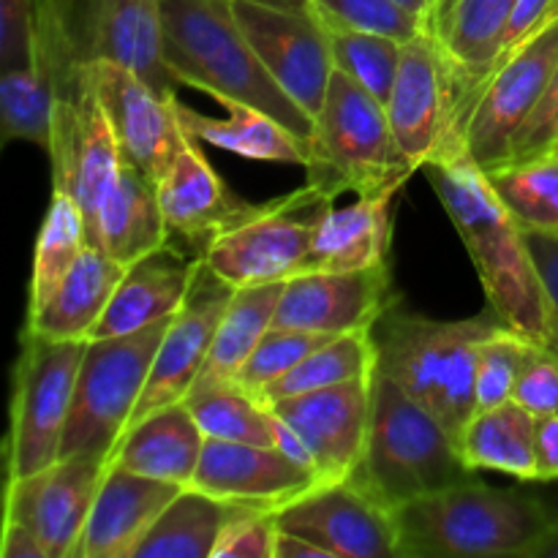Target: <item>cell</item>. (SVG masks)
I'll return each mask as SVG.
<instances>
[{
  "instance_id": "7bdbcfd3",
  "label": "cell",
  "mask_w": 558,
  "mask_h": 558,
  "mask_svg": "<svg viewBox=\"0 0 558 558\" xmlns=\"http://www.w3.org/2000/svg\"><path fill=\"white\" fill-rule=\"evenodd\" d=\"M44 0H0V69L41 60Z\"/></svg>"
},
{
  "instance_id": "9f6ffc18",
  "label": "cell",
  "mask_w": 558,
  "mask_h": 558,
  "mask_svg": "<svg viewBox=\"0 0 558 558\" xmlns=\"http://www.w3.org/2000/svg\"><path fill=\"white\" fill-rule=\"evenodd\" d=\"M556 20H558V5H556Z\"/></svg>"
},
{
  "instance_id": "8fae6325",
  "label": "cell",
  "mask_w": 558,
  "mask_h": 558,
  "mask_svg": "<svg viewBox=\"0 0 558 558\" xmlns=\"http://www.w3.org/2000/svg\"><path fill=\"white\" fill-rule=\"evenodd\" d=\"M338 191L308 183L259 210L207 248L205 262L234 289L289 281L308 270L319 223L336 205Z\"/></svg>"
},
{
  "instance_id": "e575fe53",
  "label": "cell",
  "mask_w": 558,
  "mask_h": 558,
  "mask_svg": "<svg viewBox=\"0 0 558 558\" xmlns=\"http://www.w3.org/2000/svg\"><path fill=\"white\" fill-rule=\"evenodd\" d=\"M376 374V343L371 330L349 332V336H336L319 349L308 354L303 363L294 365L289 374L272 381L259 401L272 407L283 398L303 396V392L325 390V387L343 385V381L368 379Z\"/></svg>"
},
{
  "instance_id": "cb8c5ba5",
  "label": "cell",
  "mask_w": 558,
  "mask_h": 558,
  "mask_svg": "<svg viewBox=\"0 0 558 558\" xmlns=\"http://www.w3.org/2000/svg\"><path fill=\"white\" fill-rule=\"evenodd\" d=\"M180 490L183 485L142 477L109 463L74 558H134L136 545Z\"/></svg>"
},
{
  "instance_id": "bcb514c9",
  "label": "cell",
  "mask_w": 558,
  "mask_h": 558,
  "mask_svg": "<svg viewBox=\"0 0 558 558\" xmlns=\"http://www.w3.org/2000/svg\"><path fill=\"white\" fill-rule=\"evenodd\" d=\"M548 153H558V65L550 76V85L545 90L543 101L526 120L521 134L515 136L512 145L510 161H526V158L548 156Z\"/></svg>"
},
{
  "instance_id": "5bb4252c",
  "label": "cell",
  "mask_w": 558,
  "mask_h": 558,
  "mask_svg": "<svg viewBox=\"0 0 558 558\" xmlns=\"http://www.w3.org/2000/svg\"><path fill=\"white\" fill-rule=\"evenodd\" d=\"M234 14L272 80L316 118L336 74L325 22L314 9H276L254 0H234Z\"/></svg>"
},
{
  "instance_id": "c3c4849f",
  "label": "cell",
  "mask_w": 558,
  "mask_h": 558,
  "mask_svg": "<svg viewBox=\"0 0 558 558\" xmlns=\"http://www.w3.org/2000/svg\"><path fill=\"white\" fill-rule=\"evenodd\" d=\"M526 240L534 262H537L545 292H548L550 319H554V349L550 352L558 354V238L545 232H526Z\"/></svg>"
},
{
  "instance_id": "52a82bcc",
  "label": "cell",
  "mask_w": 558,
  "mask_h": 558,
  "mask_svg": "<svg viewBox=\"0 0 558 558\" xmlns=\"http://www.w3.org/2000/svg\"><path fill=\"white\" fill-rule=\"evenodd\" d=\"M41 54L52 63H118L178 101L163 60L161 0H44Z\"/></svg>"
},
{
  "instance_id": "ab89813d",
  "label": "cell",
  "mask_w": 558,
  "mask_h": 558,
  "mask_svg": "<svg viewBox=\"0 0 558 558\" xmlns=\"http://www.w3.org/2000/svg\"><path fill=\"white\" fill-rule=\"evenodd\" d=\"M311 9L325 25L376 33L398 44H409L430 31L428 22L398 0H311Z\"/></svg>"
},
{
  "instance_id": "9c48e42d",
  "label": "cell",
  "mask_w": 558,
  "mask_h": 558,
  "mask_svg": "<svg viewBox=\"0 0 558 558\" xmlns=\"http://www.w3.org/2000/svg\"><path fill=\"white\" fill-rule=\"evenodd\" d=\"M85 349L87 341H58L27 327L22 332L5 439L9 480L41 472L60 458Z\"/></svg>"
},
{
  "instance_id": "74e56055",
  "label": "cell",
  "mask_w": 558,
  "mask_h": 558,
  "mask_svg": "<svg viewBox=\"0 0 558 558\" xmlns=\"http://www.w3.org/2000/svg\"><path fill=\"white\" fill-rule=\"evenodd\" d=\"M485 174L526 232L558 234V153L505 163Z\"/></svg>"
},
{
  "instance_id": "d6986e66",
  "label": "cell",
  "mask_w": 558,
  "mask_h": 558,
  "mask_svg": "<svg viewBox=\"0 0 558 558\" xmlns=\"http://www.w3.org/2000/svg\"><path fill=\"white\" fill-rule=\"evenodd\" d=\"M85 69L123 158L158 183L191 142L180 123V101L163 98L142 76L118 63H90Z\"/></svg>"
},
{
  "instance_id": "d590c367",
  "label": "cell",
  "mask_w": 558,
  "mask_h": 558,
  "mask_svg": "<svg viewBox=\"0 0 558 558\" xmlns=\"http://www.w3.org/2000/svg\"><path fill=\"white\" fill-rule=\"evenodd\" d=\"M185 407L191 409L207 439L278 447L276 412L234 381L196 387L185 398Z\"/></svg>"
},
{
  "instance_id": "7dc6e473",
  "label": "cell",
  "mask_w": 558,
  "mask_h": 558,
  "mask_svg": "<svg viewBox=\"0 0 558 558\" xmlns=\"http://www.w3.org/2000/svg\"><path fill=\"white\" fill-rule=\"evenodd\" d=\"M556 5L558 0H518L515 14H512L510 27H507L501 58L515 52V49L523 47L529 38L537 36L545 25H550V22L556 20Z\"/></svg>"
},
{
  "instance_id": "f546056e",
  "label": "cell",
  "mask_w": 558,
  "mask_h": 558,
  "mask_svg": "<svg viewBox=\"0 0 558 558\" xmlns=\"http://www.w3.org/2000/svg\"><path fill=\"white\" fill-rule=\"evenodd\" d=\"M167 243L169 227L158 199V183L123 158L98 218V248L129 267Z\"/></svg>"
},
{
  "instance_id": "7a4b0ae2",
  "label": "cell",
  "mask_w": 558,
  "mask_h": 558,
  "mask_svg": "<svg viewBox=\"0 0 558 558\" xmlns=\"http://www.w3.org/2000/svg\"><path fill=\"white\" fill-rule=\"evenodd\" d=\"M554 521L534 496L466 477L398 507V558H539Z\"/></svg>"
},
{
  "instance_id": "e0dca14e",
  "label": "cell",
  "mask_w": 558,
  "mask_h": 558,
  "mask_svg": "<svg viewBox=\"0 0 558 558\" xmlns=\"http://www.w3.org/2000/svg\"><path fill=\"white\" fill-rule=\"evenodd\" d=\"M232 294V283L218 276L202 259L183 308L172 316L167 332H163L150 379H147L145 392H142L134 414H131L129 428L140 420L150 417L158 409L183 403L189 398L191 387L196 385L202 368H205L213 338H216V330L221 325V316Z\"/></svg>"
},
{
  "instance_id": "836d02e7",
  "label": "cell",
  "mask_w": 558,
  "mask_h": 558,
  "mask_svg": "<svg viewBox=\"0 0 558 558\" xmlns=\"http://www.w3.org/2000/svg\"><path fill=\"white\" fill-rule=\"evenodd\" d=\"M54 101H58V82L44 54L33 65L0 71L3 142H33L49 156L54 142Z\"/></svg>"
},
{
  "instance_id": "ee69618b",
  "label": "cell",
  "mask_w": 558,
  "mask_h": 558,
  "mask_svg": "<svg viewBox=\"0 0 558 558\" xmlns=\"http://www.w3.org/2000/svg\"><path fill=\"white\" fill-rule=\"evenodd\" d=\"M276 518L256 507H238L223 526L213 558H276Z\"/></svg>"
},
{
  "instance_id": "6da1fadb",
  "label": "cell",
  "mask_w": 558,
  "mask_h": 558,
  "mask_svg": "<svg viewBox=\"0 0 558 558\" xmlns=\"http://www.w3.org/2000/svg\"><path fill=\"white\" fill-rule=\"evenodd\" d=\"M425 178L461 234L483 281L496 319L539 349H554V319L526 229L515 221L488 174L463 147L439 153L423 163Z\"/></svg>"
},
{
  "instance_id": "f5cc1de1",
  "label": "cell",
  "mask_w": 558,
  "mask_h": 558,
  "mask_svg": "<svg viewBox=\"0 0 558 558\" xmlns=\"http://www.w3.org/2000/svg\"><path fill=\"white\" fill-rule=\"evenodd\" d=\"M398 3H403L409 11H414V14H417L420 20H425L430 27H434L436 3H439V0H398Z\"/></svg>"
},
{
  "instance_id": "ac0fdd59",
  "label": "cell",
  "mask_w": 558,
  "mask_h": 558,
  "mask_svg": "<svg viewBox=\"0 0 558 558\" xmlns=\"http://www.w3.org/2000/svg\"><path fill=\"white\" fill-rule=\"evenodd\" d=\"M371 390L374 376L283 398L270 407L305 447L319 485L352 480L357 472L368 441Z\"/></svg>"
},
{
  "instance_id": "1f68e13d",
  "label": "cell",
  "mask_w": 558,
  "mask_h": 558,
  "mask_svg": "<svg viewBox=\"0 0 558 558\" xmlns=\"http://www.w3.org/2000/svg\"><path fill=\"white\" fill-rule=\"evenodd\" d=\"M238 505L216 499L199 488H183L136 545L134 558H213L223 526Z\"/></svg>"
},
{
  "instance_id": "4fadbf2b",
  "label": "cell",
  "mask_w": 558,
  "mask_h": 558,
  "mask_svg": "<svg viewBox=\"0 0 558 558\" xmlns=\"http://www.w3.org/2000/svg\"><path fill=\"white\" fill-rule=\"evenodd\" d=\"M107 469V458L65 456L41 472L9 480L3 521L25 526L47 558H74Z\"/></svg>"
},
{
  "instance_id": "5b68a950",
  "label": "cell",
  "mask_w": 558,
  "mask_h": 558,
  "mask_svg": "<svg viewBox=\"0 0 558 558\" xmlns=\"http://www.w3.org/2000/svg\"><path fill=\"white\" fill-rule=\"evenodd\" d=\"M472 477L458 439L396 379L374 374L371 425L352 480L392 512L414 499Z\"/></svg>"
},
{
  "instance_id": "3957f363",
  "label": "cell",
  "mask_w": 558,
  "mask_h": 558,
  "mask_svg": "<svg viewBox=\"0 0 558 558\" xmlns=\"http://www.w3.org/2000/svg\"><path fill=\"white\" fill-rule=\"evenodd\" d=\"M163 60L178 85L216 101H243L311 142L314 118L262 65L234 14V0H161Z\"/></svg>"
},
{
  "instance_id": "ffe728a7",
  "label": "cell",
  "mask_w": 558,
  "mask_h": 558,
  "mask_svg": "<svg viewBox=\"0 0 558 558\" xmlns=\"http://www.w3.org/2000/svg\"><path fill=\"white\" fill-rule=\"evenodd\" d=\"M392 308L390 267L349 272H303L283 283L272 327L349 336L374 330Z\"/></svg>"
},
{
  "instance_id": "8992f818",
  "label": "cell",
  "mask_w": 558,
  "mask_h": 558,
  "mask_svg": "<svg viewBox=\"0 0 558 558\" xmlns=\"http://www.w3.org/2000/svg\"><path fill=\"white\" fill-rule=\"evenodd\" d=\"M308 180L357 196L398 194L420 172L403 153L387 109L365 87L336 71L325 104L314 118Z\"/></svg>"
},
{
  "instance_id": "484cf974",
  "label": "cell",
  "mask_w": 558,
  "mask_h": 558,
  "mask_svg": "<svg viewBox=\"0 0 558 558\" xmlns=\"http://www.w3.org/2000/svg\"><path fill=\"white\" fill-rule=\"evenodd\" d=\"M205 439V430L199 428L185 401L172 403V407L158 409L150 417L131 425L120 436L109 463L142 474V477L189 488L194 483Z\"/></svg>"
},
{
  "instance_id": "d4e9b609",
  "label": "cell",
  "mask_w": 558,
  "mask_h": 558,
  "mask_svg": "<svg viewBox=\"0 0 558 558\" xmlns=\"http://www.w3.org/2000/svg\"><path fill=\"white\" fill-rule=\"evenodd\" d=\"M199 262L202 256H189L167 243L125 267L123 281L90 332V341L129 336L178 314L189 298Z\"/></svg>"
},
{
  "instance_id": "4dcf8cb0",
  "label": "cell",
  "mask_w": 558,
  "mask_h": 558,
  "mask_svg": "<svg viewBox=\"0 0 558 558\" xmlns=\"http://www.w3.org/2000/svg\"><path fill=\"white\" fill-rule=\"evenodd\" d=\"M534 428H537V417L518 407L515 401L480 409L463 428L458 450L472 472H501L537 483Z\"/></svg>"
},
{
  "instance_id": "11a10c76",
  "label": "cell",
  "mask_w": 558,
  "mask_h": 558,
  "mask_svg": "<svg viewBox=\"0 0 558 558\" xmlns=\"http://www.w3.org/2000/svg\"><path fill=\"white\" fill-rule=\"evenodd\" d=\"M254 3L276 5V9H294V11L311 9V0H254Z\"/></svg>"
},
{
  "instance_id": "680465c9",
  "label": "cell",
  "mask_w": 558,
  "mask_h": 558,
  "mask_svg": "<svg viewBox=\"0 0 558 558\" xmlns=\"http://www.w3.org/2000/svg\"><path fill=\"white\" fill-rule=\"evenodd\" d=\"M556 238H558V234H556Z\"/></svg>"
},
{
  "instance_id": "7402d4cb",
  "label": "cell",
  "mask_w": 558,
  "mask_h": 558,
  "mask_svg": "<svg viewBox=\"0 0 558 558\" xmlns=\"http://www.w3.org/2000/svg\"><path fill=\"white\" fill-rule=\"evenodd\" d=\"M158 199L167 218L169 240L180 238L202 259L221 234L243 223L262 207L234 194L202 156L194 140L180 150L167 174L158 180Z\"/></svg>"
},
{
  "instance_id": "60d3db41",
  "label": "cell",
  "mask_w": 558,
  "mask_h": 558,
  "mask_svg": "<svg viewBox=\"0 0 558 558\" xmlns=\"http://www.w3.org/2000/svg\"><path fill=\"white\" fill-rule=\"evenodd\" d=\"M330 338L336 336L294 330V327H270V330L262 336V341L256 343L251 357L245 360L243 368L238 371V376H234L232 381L238 387H243L245 392L259 398L272 381H278L283 374H289L294 365L303 363L314 349H319L322 343H327Z\"/></svg>"
},
{
  "instance_id": "681fc988",
  "label": "cell",
  "mask_w": 558,
  "mask_h": 558,
  "mask_svg": "<svg viewBox=\"0 0 558 558\" xmlns=\"http://www.w3.org/2000/svg\"><path fill=\"white\" fill-rule=\"evenodd\" d=\"M534 461H537V483L558 480V414L556 417H537Z\"/></svg>"
},
{
  "instance_id": "8d00e7d4",
  "label": "cell",
  "mask_w": 558,
  "mask_h": 558,
  "mask_svg": "<svg viewBox=\"0 0 558 558\" xmlns=\"http://www.w3.org/2000/svg\"><path fill=\"white\" fill-rule=\"evenodd\" d=\"M85 248L87 238L80 207L74 205L71 196L52 191V202H49V210L44 216L41 232L36 240V254H33L27 319L49 303V298L58 292V287Z\"/></svg>"
},
{
  "instance_id": "f1b7e54d",
  "label": "cell",
  "mask_w": 558,
  "mask_h": 558,
  "mask_svg": "<svg viewBox=\"0 0 558 558\" xmlns=\"http://www.w3.org/2000/svg\"><path fill=\"white\" fill-rule=\"evenodd\" d=\"M123 272L125 265L114 262L101 248L87 245L49 303L27 319V330L58 341H90V332L112 303Z\"/></svg>"
},
{
  "instance_id": "ba28073f",
  "label": "cell",
  "mask_w": 558,
  "mask_h": 558,
  "mask_svg": "<svg viewBox=\"0 0 558 558\" xmlns=\"http://www.w3.org/2000/svg\"><path fill=\"white\" fill-rule=\"evenodd\" d=\"M169 322L172 316L129 336L87 341L60 458L98 456L109 461L145 392Z\"/></svg>"
},
{
  "instance_id": "2e32d148",
  "label": "cell",
  "mask_w": 558,
  "mask_h": 558,
  "mask_svg": "<svg viewBox=\"0 0 558 558\" xmlns=\"http://www.w3.org/2000/svg\"><path fill=\"white\" fill-rule=\"evenodd\" d=\"M398 145L423 169L439 153L463 147L456 131V85L434 31L403 44L401 69L385 104Z\"/></svg>"
},
{
  "instance_id": "44dd1931",
  "label": "cell",
  "mask_w": 558,
  "mask_h": 558,
  "mask_svg": "<svg viewBox=\"0 0 558 558\" xmlns=\"http://www.w3.org/2000/svg\"><path fill=\"white\" fill-rule=\"evenodd\" d=\"M316 485V474L278 447L205 439L191 488L205 490L227 505L276 512Z\"/></svg>"
},
{
  "instance_id": "f907efd6",
  "label": "cell",
  "mask_w": 558,
  "mask_h": 558,
  "mask_svg": "<svg viewBox=\"0 0 558 558\" xmlns=\"http://www.w3.org/2000/svg\"><path fill=\"white\" fill-rule=\"evenodd\" d=\"M0 558H47L41 543L20 523H5L0 534Z\"/></svg>"
},
{
  "instance_id": "b9f144b4",
  "label": "cell",
  "mask_w": 558,
  "mask_h": 558,
  "mask_svg": "<svg viewBox=\"0 0 558 558\" xmlns=\"http://www.w3.org/2000/svg\"><path fill=\"white\" fill-rule=\"evenodd\" d=\"M534 349H537L534 343H529L526 338L512 332L510 327L499 330L494 338H488L480 347L477 412L480 409H494L512 401L518 376H521L523 365L532 357Z\"/></svg>"
},
{
  "instance_id": "7c38bea8",
  "label": "cell",
  "mask_w": 558,
  "mask_h": 558,
  "mask_svg": "<svg viewBox=\"0 0 558 558\" xmlns=\"http://www.w3.org/2000/svg\"><path fill=\"white\" fill-rule=\"evenodd\" d=\"M558 65V20L499 60L469 107L461 145L483 172L510 161L512 145L543 101Z\"/></svg>"
},
{
  "instance_id": "f35d334b",
  "label": "cell",
  "mask_w": 558,
  "mask_h": 558,
  "mask_svg": "<svg viewBox=\"0 0 558 558\" xmlns=\"http://www.w3.org/2000/svg\"><path fill=\"white\" fill-rule=\"evenodd\" d=\"M327 27L332 49V65L336 71L347 74L360 87L387 104L392 85H396L398 69H401L403 44L396 38L376 36V33L347 31V27Z\"/></svg>"
},
{
  "instance_id": "277c9868",
  "label": "cell",
  "mask_w": 558,
  "mask_h": 558,
  "mask_svg": "<svg viewBox=\"0 0 558 558\" xmlns=\"http://www.w3.org/2000/svg\"><path fill=\"white\" fill-rule=\"evenodd\" d=\"M499 330V319L439 322L390 308L371 330L376 371L396 379L461 439L477 414L480 347Z\"/></svg>"
},
{
  "instance_id": "30bf717a",
  "label": "cell",
  "mask_w": 558,
  "mask_h": 558,
  "mask_svg": "<svg viewBox=\"0 0 558 558\" xmlns=\"http://www.w3.org/2000/svg\"><path fill=\"white\" fill-rule=\"evenodd\" d=\"M47 63L58 82L54 142L49 150L52 191L74 199L85 221L87 245L98 248V218L114 189L123 153L85 65L52 63L49 58Z\"/></svg>"
},
{
  "instance_id": "6f0895ef",
  "label": "cell",
  "mask_w": 558,
  "mask_h": 558,
  "mask_svg": "<svg viewBox=\"0 0 558 558\" xmlns=\"http://www.w3.org/2000/svg\"><path fill=\"white\" fill-rule=\"evenodd\" d=\"M436 5H439V3H436Z\"/></svg>"
},
{
  "instance_id": "4316f807",
  "label": "cell",
  "mask_w": 558,
  "mask_h": 558,
  "mask_svg": "<svg viewBox=\"0 0 558 558\" xmlns=\"http://www.w3.org/2000/svg\"><path fill=\"white\" fill-rule=\"evenodd\" d=\"M392 199L396 194H379L357 196L343 207L332 205L319 223L305 272H349L387 265Z\"/></svg>"
},
{
  "instance_id": "603a6c76",
  "label": "cell",
  "mask_w": 558,
  "mask_h": 558,
  "mask_svg": "<svg viewBox=\"0 0 558 558\" xmlns=\"http://www.w3.org/2000/svg\"><path fill=\"white\" fill-rule=\"evenodd\" d=\"M515 5L518 0H439L436 5L430 31L452 71L458 140L474 96L499 65Z\"/></svg>"
},
{
  "instance_id": "d6a6232c",
  "label": "cell",
  "mask_w": 558,
  "mask_h": 558,
  "mask_svg": "<svg viewBox=\"0 0 558 558\" xmlns=\"http://www.w3.org/2000/svg\"><path fill=\"white\" fill-rule=\"evenodd\" d=\"M283 283L287 281L234 289L232 300H229L227 311L221 316V325L216 330V338H213L205 368H202L199 379H196L191 390H196V387L229 385L238 376V371L251 357L256 343L272 327Z\"/></svg>"
},
{
  "instance_id": "9a60e30c",
  "label": "cell",
  "mask_w": 558,
  "mask_h": 558,
  "mask_svg": "<svg viewBox=\"0 0 558 558\" xmlns=\"http://www.w3.org/2000/svg\"><path fill=\"white\" fill-rule=\"evenodd\" d=\"M272 518L278 529L311 539L330 558H398L396 512L354 480L316 485Z\"/></svg>"
},
{
  "instance_id": "816d5d0a",
  "label": "cell",
  "mask_w": 558,
  "mask_h": 558,
  "mask_svg": "<svg viewBox=\"0 0 558 558\" xmlns=\"http://www.w3.org/2000/svg\"><path fill=\"white\" fill-rule=\"evenodd\" d=\"M276 558H330V556H327L325 548H319L316 543H311V539L298 537V534L278 529Z\"/></svg>"
},
{
  "instance_id": "db71d44e",
  "label": "cell",
  "mask_w": 558,
  "mask_h": 558,
  "mask_svg": "<svg viewBox=\"0 0 558 558\" xmlns=\"http://www.w3.org/2000/svg\"><path fill=\"white\" fill-rule=\"evenodd\" d=\"M539 558H558V512H556L554 529H550L548 539H545L543 550H539Z\"/></svg>"
},
{
  "instance_id": "83f0119b",
  "label": "cell",
  "mask_w": 558,
  "mask_h": 558,
  "mask_svg": "<svg viewBox=\"0 0 558 558\" xmlns=\"http://www.w3.org/2000/svg\"><path fill=\"white\" fill-rule=\"evenodd\" d=\"M227 118L194 112L178 104L180 123L194 142L221 147L251 161H281L308 167L311 142L259 107L243 101H223Z\"/></svg>"
},
{
  "instance_id": "f6af8a7d",
  "label": "cell",
  "mask_w": 558,
  "mask_h": 558,
  "mask_svg": "<svg viewBox=\"0 0 558 558\" xmlns=\"http://www.w3.org/2000/svg\"><path fill=\"white\" fill-rule=\"evenodd\" d=\"M512 401L534 417H556L558 414V354L548 349H534L532 357L518 376Z\"/></svg>"
}]
</instances>
